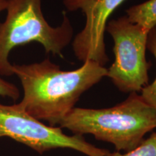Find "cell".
Segmentation results:
<instances>
[{
  "label": "cell",
  "instance_id": "1",
  "mask_svg": "<svg viewBox=\"0 0 156 156\" xmlns=\"http://www.w3.org/2000/svg\"><path fill=\"white\" fill-rule=\"evenodd\" d=\"M13 75L23 90L20 105L30 116L56 126L85 91L106 77L108 69L92 60L79 69L62 71L49 58L30 64H13Z\"/></svg>",
  "mask_w": 156,
  "mask_h": 156
},
{
  "label": "cell",
  "instance_id": "2",
  "mask_svg": "<svg viewBox=\"0 0 156 156\" xmlns=\"http://www.w3.org/2000/svg\"><path fill=\"white\" fill-rule=\"evenodd\" d=\"M59 127L77 134H90L114 145L118 152L137 147L147 132L156 128V110L136 93L110 108H74L58 122Z\"/></svg>",
  "mask_w": 156,
  "mask_h": 156
},
{
  "label": "cell",
  "instance_id": "3",
  "mask_svg": "<svg viewBox=\"0 0 156 156\" xmlns=\"http://www.w3.org/2000/svg\"><path fill=\"white\" fill-rule=\"evenodd\" d=\"M7 17L0 23V75H13L9 61L15 47L36 41L46 53L62 56V51L73 38L69 20L63 15L59 26L52 27L45 19L41 0H7Z\"/></svg>",
  "mask_w": 156,
  "mask_h": 156
},
{
  "label": "cell",
  "instance_id": "4",
  "mask_svg": "<svg viewBox=\"0 0 156 156\" xmlns=\"http://www.w3.org/2000/svg\"><path fill=\"white\" fill-rule=\"evenodd\" d=\"M8 137L33 151L44 154L58 148H68L87 156H111L110 151L87 142L81 134H64L59 126L46 125L16 103H0V137Z\"/></svg>",
  "mask_w": 156,
  "mask_h": 156
},
{
  "label": "cell",
  "instance_id": "5",
  "mask_svg": "<svg viewBox=\"0 0 156 156\" xmlns=\"http://www.w3.org/2000/svg\"><path fill=\"white\" fill-rule=\"evenodd\" d=\"M106 30L114 39L115 55L106 77L123 93L140 92L149 81L150 64L145 56L149 31L126 16L112 20Z\"/></svg>",
  "mask_w": 156,
  "mask_h": 156
},
{
  "label": "cell",
  "instance_id": "6",
  "mask_svg": "<svg viewBox=\"0 0 156 156\" xmlns=\"http://www.w3.org/2000/svg\"><path fill=\"white\" fill-rule=\"evenodd\" d=\"M125 0H63L69 11L80 9L86 17L85 28L73 43L78 59L92 60L103 66L108 61L106 52L104 34L109 16Z\"/></svg>",
  "mask_w": 156,
  "mask_h": 156
},
{
  "label": "cell",
  "instance_id": "7",
  "mask_svg": "<svg viewBox=\"0 0 156 156\" xmlns=\"http://www.w3.org/2000/svg\"><path fill=\"white\" fill-rule=\"evenodd\" d=\"M126 17L132 23L142 26L150 32L156 26V0L134 5L126 9Z\"/></svg>",
  "mask_w": 156,
  "mask_h": 156
},
{
  "label": "cell",
  "instance_id": "8",
  "mask_svg": "<svg viewBox=\"0 0 156 156\" xmlns=\"http://www.w3.org/2000/svg\"><path fill=\"white\" fill-rule=\"evenodd\" d=\"M147 48L156 58V26L148 34ZM140 95L146 103L156 110V78L153 83L142 90Z\"/></svg>",
  "mask_w": 156,
  "mask_h": 156
},
{
  "label": "cell",
  "instance_id": "9",
  "mask_svg": "<svg viewBox=\"0 0 156 156\" xmlns=\"http://www.w3.org/2000/svg\"><path fill=\"white\" fill-rule=\"evenodd\" d=\"M111 156H156V132L147 139H144L137 147L122 154L119 152L112 153Z\"/></svg>",
  "mask_w": 156,
  "mask_h": 156
},
{
  "label": "cell",
  "instance_id": "10",
  "mask_svg": "<svg viewBox=\"0 0 156 156\" xmlns=\"http://www.w3.org/2000/svg\"><path fill=\"white\" fill-rule=\"evenodd\" d=\"M20 93L15 84L9 83L0 77V96L9 98L13 101H17Z\"/></svg>",
  "mask_w": 156,
  "mask_h": 156
},
{
  "label": "cell",
  "instance_id": "11",
  "mask_svg": "<svg viewBox=\"0 0 156 156\" xmlns=\"http://www.w3.org/2000/svg\"><path fill=\"white\" fill-rule=\"evenodd\" d=\"M7 6V0H0V13L6 10Z\"/></svg>",
  "mask_w": 156,
  "mask_h": 156
}]
</instances>
